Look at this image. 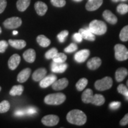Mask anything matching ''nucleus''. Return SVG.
Wrapping results in <instances>:
<instances>
[{"instance_id": "1", "label": "nucleus", "mask_w": 128, "mask_h": 128, "mask_svg": "<svg viewBox=\"0 0 128 128\" xmlns=\"http://www.w3.org/2000/svg\"><path fill=\"white\" fill-rule=\"evenodd\" d=\"M66 120L70 124L81 126L87 122V116L80 110H72L66 115Z\"/></svg>"}, {"instance_id": "2", "label": "nucleus", "mask_w": 128, "mask_h": 128, "mask_svg": "<svg viewBox=\"0 0 128 128\" xmlns=\"http://www.w3.org/2000/svg\"><path fill=\"white\" fill-rule=\"evenodd\" d=\"M89 29L94 34L103 35L107 31V26L102 21L94 20L90 23Z\"/></svg>"}, {"instance_id": "3", "label": "nucleus", "mask_w": 128, "mask_h": 128, "mask_svg": "<svg viewBox=\"0 0 128 128\" xmlns=\"http://www.w3.org/2000/svg\"><path fill=\"white\" fill-rule=\"evenodd\" d=\"M66 100V96L63 93L50 94L46 96L44 99V103L49 105H60Z\"/></svg>"}, {"instance_id": "4", "label": "nucleus", "mask_w": 128, "mask_h": 128, "mask_svg": "<svg viewBox=\"0 0 128 128\" xmlns=\"http://www.w3.org/2000/svg\"><path fill=\"white\" fill-rule=\"evenodd\" d=\"M114 56L119 61H123L128 59V50L124 44H117L114 46Z\"/></svg>"}, {"instance_id": "5", "label": "nucleus", "mask_w": 128, "mask_h": 128, "mask_svg": "<svg viewBox=\"0 0 128 128\" xmlns=\"http://www.w3.org/2000/svg\"><path fill=\"white\" fill-rule=\"evenodd\" d=\"M113 85V80L109 76H106L102 80L96 81L95 88L98 91H105L110 89Z\"/></svg>"}, {"instance_id": "6", "label": "nucleus", "mask_w": 128, "mask_h": 128, "mask_svg": "<svg viewBox=\"0 0 128 128\" xmlns=\"http://www.w3.org/2000/svg\"><path fill=\"white\" fill-rule=\"evenodd\" d=\"M22 24V19L17 17H12L7 18L3 23L5 28L8 29H15L19 28Z\"/></svg>"}, {"instance_id": "7", "label": "nucleus", "mask_w": 128, "mask_h": 128, "mask_svg": "<svg viewBox=\"0 0 128 128\" xmlns=\"http://www.w3.org/2000/svg\"><path fill=\"white\" fill-rule=\"evenodd\" d=\"M60 121V118L56 115H46L42 119V122L44 125L47 126H54L56 125Z\"/></svg>"}, {"instance_id": "8", "label": "nucleus", "mask_w": 128, "mask_h": 128, "mask_svg": "<svg viewBox=\"0 0 128 128\" xmlns=\"http://www.w3.org/2000/svg\"><path fill=\"white\" fill-rule=\"evenodd\" d=\"M68 85V80L66 78H63L61 79L56 81L52 84V87L54 90L60 91L65 89Z\"/></svg>"}, {"instance_id": "9", "label": "nucleus", "mask_w": 128, "mask_h": 128, "mask_svg": "<svg viewBox=\"0 0 128 128\" xmlns=\"http://www.w3.org/2000/svg\"><path fill=\"white\" fill-rule=\"evenodd\" d=\"M90 52L88 49H83L78 51L74 56L75 60L79 63H82L86 61V60L88 58Z\"/></svg>"}, {"instance_id": "10", "label": "nucleus", "mask_w": 128, "mask_h": 128, "mask_svg": "<svg viewBox=\"0 0 128 128\" xmlns=\"http://www.w3.org/2000/svg\"><path fill=\"white\" fill-rule=\"evenodd\" d=\"M57 80V77L55 75L51 74L47 76H44L42 80L40 81V86L42 88H47L49 86L52 85L56 80Z\"/></svg>"}, {"instance_id": "11", "label": "nucleus", "mask_w": 128, "mask_h": 128, "mask_svg": "<svg viewBox=\"0 0 128 128\" xmlns=\"http://www.w3.org/2000/svg\"><path fill=\"white\" fill-rule=\"evenodd\" d=\"M68 65L64 63H58L53 61L51 65V70L54 73H63L66 70Z\"/></svg>"}, {"instance_id": "12", "label": "nucleus", "mask_w": 128, "mask_h": 128, "mask_svg": "<svg viewBox=\"0 0 128 128\" xmlns=\"http://www.w3.org/2000/svg\"><path fill=\"white\" fill-rule=\"evenodd\" d=\"M103 1V0H88L86 5V8L90 12L95 11L100 7Z\"/></svg>"}, {"instance_id": "13", "label": "nucleus", "mask_w": 128, "mask_h": 128, "mask_svg": "<svg viewBox=\"0 0 128 128\" xmlns=\"http://www.w3.org/2000/svg\"><path fill=\"white\" fill-rule=\"evenodd\" d=\"M21 60V58L20 55L18 54H14L10 58L8 62V65L10 70H14L17 68L18 65L20 64Z\"/></svg>"}, {"instance_id": "14", "label": "nucleus", "mask_w": 128, "mask_h": 128, "mask_svg": "<svg viewBox=\"0 0 128 128\" xmlns=\"http://www.w3.org/2000/svg\"><path fill=\"white\" fill-rule=\"evenodd\" d=\"M34 8L38 15L43 16L46 14V12L48 11V6L44 2H42V1H38L35 3Z\"/></svg>"}, {"instance_id": "15", "label": "nucleus", "mask_w": 128, "mask_h": 128, "mask_svg": "<svg viewBox=\"0 0 128 128\" xmlns=\"http://www.w3.org/2000/svg\"><path fill=\"white\" fill-rule=\"evenodd\" d=\"M30 74H31V69L28 68L24 69L17 76V81L20 83L26 82L29 78Z\"/></svg>"}, {"instance_id": "16", "label": "nucleus", "mask_w": 128, "mask_h": 128, "mask_svg": "<svg viewBox=\"0 0 128 128\" xmlns=\"http://www.w3.org/2000/svg\"><path fill=\"white\" fill-rule=\"evenodd\" d=\"M102 64V60L100 58L94 57L87 62V67L90 70H95L98 68Z\"/></svg>"}, {"instance_id": "17", "label": "nucleus", "mask_w": 128, "mask_h": 128, "mask_svg": "<svg viewBox=\"0 0 128 128\" xmlns=\"http://www.w3.org/2000/svg\"><path fill=\"white\" fill-rule=\"evenodd\" d=\"M23 56L26 61L28 63H33L36 59V52L34 49H29L24 52Z\"/></svg>"}, {"instance_id": "18", "label": "nucleus", "mask_w": 128, "mask_h": 128, "mask_svg": "<svg viewBox=\"0 0 128 128\" xmlns=\"http://www.w3.org/2000/svg\"><path fill=\"white\" fill-rule=\"evenodd\" d=\"M47 71L45 68H42L36 70L32 75V78L35 81H40L46 76Z\"/></svg>"}, {"instance_id": "19", "label": "nucleus", "mask_w": 128, "mask_h": 128, "mask_svg": "<svg viewBox=\"0 0 128 128\" xmlns=\"http://www.w3.org/2000/svg\"><path fill=\"white\" fill-rule=\"evenodd\" d=\"M103 16L106 21L112 24H115L118 22V18L109 10H105L103 13Z\"/></svg>"}, {"instance_id": "20", "label": "nucleus", "mask_w": 128, "mask_h": 128, "mask_svg": "<svg viewBox=\"0 0 128 128\" xmlns=\"http://www.w3.org/2000/svg\"><path fill=\"white\" fill-rule=\"evenodd\" d=\"M79 33L81 34L82 37V39L88 40L90 41H94L96 39V37L94 34L92 33L89 29V28H87L86 29L81 28L79 30Z\"/></svg>"}, {"instance_id": "21", "label": "nucleus", "mask_w": 128, "mask_h": 128, "mask_svg": "<svg viewBox=\"0 0 128 128\" xmlns=\"http://www.w3.org/2000/svg\"><path fill=\"white\" fill-rule=\"evenodd\" d=\"M128 74V71L125 68H120L117 70L115 74V78L118 82H121Z\"/></svg>"}, {"instance_id": "22", "label": "nucleus", "mask_w": 128, "mask_h": 128, "mask_svg": "<svg viewBox=\"0 0 128 128\" xmlns=\"http://www.w3.org/2000/svg\"><path fill=\"white\" fill-rule=\"evenodd\" d=\"M10 45L17 49H22L26 46V42L24 40H8Z\"/></svg>"}, {"instance_id": "23", "label": "nucleus", "mask_w": 128, "mask_h": 128, "mask_svg": "<svg viewBox=\"0 0 128 128\" xmlns=\"http://www.w3.org/2000/svg\"><path fill=\"white\" fill-rule=\"evenodd\" d=\"M93 96V92L92 90L87 89L83 92L81 96V99L84 103H91Z\"/></svg>"}, {"instance_id": "24", "label": "nucleus", "mask_w": 128, "mask_h": 128, "mask_svg": "<svg viewBox=\"0 0 128 128\" xmlns=\"http://www.w3.org/2000/svg\"><path fill=\"white\" fill-rule=\"evenodd\" d=\"M36 40L40 46L44 48H46L49 46L51 43L50 39H48L44 35H39V36H38L37 37Z\"/></svg>"}, {"instance_id": "25", "label": "nucleus", "mask_w": 128, "mask_h": 128, "mask_svg": "<svg viewBox=\"0 0 128 128\" xmlns=\"http://www.w3.org/2000/svg\"><path fill=\"white\" fill-rule=\"evenodd\" d=\"M31 0H18L17 2V8L18 11L21 12L24 11L30 6Z\"/></svg>"}, {"instance_id": "26", "label": "nucleus", "mask_w": 128, "mask_h": 128, "mask_svg": "<svg viewBox=\"0 0 128 128\" xmlns=\"http://www.w3.org/2000/svg\"><path fill=\"white\" fill-rule=\"evenodd\" d=\"M105 102V98L103 96L101 95V94H96L93 96L92 101L91 103L93 104L96 106H102L103 105Z\"/></svg>"}, {"instance_id": "27", "label": "nucleus", "mask_w": 128, "mask_h": 128, "mask_svg": "<svg viewBox=\"0 0 128 128\" xmlns=\"http://www.w3.org/2000/svg\"><path fill=\"white\" fill-rule=\"evenodd\" d=\"M24 91V87L22 85L14 86L10 91V94L12 96L22 95Z\"/></svg>"}, {"instance_id": "28", "label": "nucleus", "mask_w": 128, "mask_h": 128, "mask_svg": "<svg viewBox=\"0 0 128 128\" xmlns=\"http://www.w3.org/2000/svg\"><path fill=\"white\" fill-rule=\"evenodd\" d=\"M88 84V80L85 78H81L79 81L76 82V88L77 89V90L82 91L86 88L87 85Z\"/></svg>"}, {"instance_id": "29", "label": "nucleus", "mask_w": 128, "mask_h": 128, "mask_svg": "<svg viewBox=\"0 0 128 128\" xmlns=\"http://www.w3.org/2000/svg\"><path fill=\"white\" fill-rule=\"evenodd\" d=\"M66 56L62 53H58L54 58L52 59L53 61L55 62H58V63H63L65 62L66 60Z\"/></svg>"}, {"instance_id": "30", "label": "nucleus", "mask_w": 128, "mask_h": 128, "mask_svg": "<svg viewBox=\"0 0 128 128\" xmlns=\"http://www.w3.org/2000/svg\"><path fill=\"white\" fill-rule=\"evenodd\" d=\"M10 108V104L7 100H4L0 103V113L7 112Z\"/></svg>"}, {"instance_id": "31", "label": "nucleus", "mask_w": 128, "mask_h": 128, "mask_svg": "<svg viewBox=\"0 0 128 128\" xmlns=\"http://www.w3.org/2000/svg\"><path fill=\"white\" fill-rule=\"evenodd\" d=\"M120 39L123 42L128 40V25L124 26L121 30L119 34Z\"/></svg>"}, {"instance_id": "32", "label": "nucleus", "mask_w": 128, "mask_h": 128, "mask_svg": "<svg viewBox=\"0 0 128 128\" xmlns=\"http://www.w3.org/2000/svg\"><path fill=\"white\" fill-rule=\"evenodd\" d=\"M58 53V52L57 49L54 48H52V49H49V50L47 51L45 54V58L47 60H51V59H53L54 56L56 55V54Z\"/></svg>"}, {"instance_id": "33", "label": "nucleus", "mask_w": 128, "mask_h": 128, "mask_svg": "<svg viewBox=\"0 0 128 128\" xmlns=\"http://www.w3.org/2000/svg\"><path fill=\"white\" fill-rule=\"evenodd\" d=\"M117 11L120 14H125L128 12V5L120 4L117 7Z\"/></svg>"}, {"instance_id": "34", "label": "nucleus", "mask_w": 128, "mask_h": 128, "mask_svg": "<svg viewBox=\"0 0 128 128\" xmlns=\"http://www.w3.org/2000/svg\"><path fill=\"white\" fill-rule=\"evenodd\" d=\"M118 91L119 93L123 94L125 97L128 96V89L124 85L120 84L118 87Z\"/></svg>"}, {"instance_id": "35", "label": "nucleus", "mask_w": 128, "mask_h": 128, "mask_svg": "<svg viewBox=\"0 0 128 128\" xmlns=\"http://www.w3.org/2000/svg\"><path fill=\"white\" fill-rule=\"evenodd\" d=\"M50 2L54 6L56 7H62L65 6V0H50Z\"/></svg>"}, {"instance_id": "36", "label": "nucleus", "mask_w": 128, "mask_h": 128, "mask_svg": "<svg viewBox=\"0 0 128 128\" xmlns=\"http://www.w3.org/2000/svg\"><path fill=\"white\" fill-rule=\"evenodd\" d=\"M68 33H69L67 31V30H64V31H62L60 33H59L57 36L59 41L61 43L64 42L65 40V39H66V38L68 36Z\"/></svg>"}, {"instance_id": "37", "label": "nucleus", "mask_w": 128, "mask_h": 128, "mask_svg": "<svg viewBox=\"0 0 128 128\" xmlns=\"http://www.w3.org/2000/svg\"><path fill=\"white\" fill-rule=\"evenodd\" d=\"M78 46L76 44H71L69 45L68 47H66L64 49V51L66 53H71L74 52L76 50H77Z\"/></svg>"}, {"instance_id": "38", "label": "nucleus", "mask_w": 128, "mask_h": 128, "mask_svg": "<svg viewBox=\"0 0 128 128\" xmlns=\"http://www.w3.org/2000/svg\"><path fill=\"white\" fill-rule=\"evenodd\" d=\"M26 114L28 115H33L36 114L38 112V110L36 108H34V107H29V108H26L24 109Z\"/></svg>"}, {"instance_id": "39", "label": "nucleus", "mask_w": 128, "mask_h": 128, "mask_svg": "<svg viewBox=\"0 0 128 128\" xmlns=\"http://www.w3.org/2000/svg\"><path fill=\"white\" fill-rule=\"evenodd\" d=\"M8 44L6 40L0 41V53H4L8 48Z\"/></svg>"}, {"instance_id": "40", "label": "nucleus", "mask_w": 128, "mask_h": 128, "mask_svg": "<svg viewBox=\"0 0 128 128\" xmlns=\"http://www.w3.org/2000/svg\"><path fill=\"white\" fill-rule=\"evenodd\" d=\"M121 103L119 102H113L109 104V108L112 110H116L120 107Z\"/></svg>"}, {"instance_id": "41", "label": "nucleus", "mask_w": 128, "mask_h": 128, "mask_svg": "<svg viewBox=\"0 0 128 128\" xmlns=\"http://www.w3.org/2000/svg\"><path fill=\"white\" fill-rule=\"evenodd\" d=\"M7 6V1L6 0H0V14L4 12Z\"/></svg>"}, {"instance_id": "42", "label": "nucleus", "mask_w": 128, "mask_h": 128, "mask_svg": "<svg viewBox=\"0 0 128 128\" xmlns=\"http://www.w3.org/2000/svg\"><path fill=\"white\" fill-rule=\"evenodd\" d=\"M72 38L75 41L77 42L78 43H80L81 42H82V37L80 33H75V34H74Z\"/></svg>"}, {"instance_id": "43", "label": "nucleus", "mask_w": 128, "mask_h": 128, "mask_svg": "<svg viewBox=\"0 0 128 128\" xmlns=\"http://www.w3.org/2000/svg\"><path fill=\"white\" fill-rule=\"evenodd\" d=\"M128 124V113L120 121V124L122 126H125Z\"/></svg>"}, {"instance_id": "44", "label": "nucleus", "mask_w": 128, "mask_h": 128, "mask_svg": "<svg viewBox=\"0 0 128 128\" xmlns=\"http://www.w3.org/2000/svg\"><path fill=\"white\" fill-rule=\"evenodd\" d=\"M25 114H26V112H25V110L24 109H19V110H16L15 113H14V115L17 117L23 116H24Z\"/></svg>"}, {"instance_id": "45", "label": "nucleus", "mask_w": 128, "mask_h": 128, "mask_svg": "<svg viewBox=\"0 0 128 128\" xmlns=\"http://www.w3.org/2000/svg\"><path fill=\"white\" fill-rule=\"evenodd\" d=\"M12 34H13L14 35L17 34H18V32L16 31V30H14V31H13V32H12Z\"/></svg>"}, {"instance_id": "46", "label": "nucleus", "mask_w": 128, "mask_h": 128, "mask_svg": "<svg viewBox=\"0 0 128 128\" xmlns=\"http://www.w3.org/2000/svg\"><path fill=\"white\" fill-rule=\"evenodd\" d=\"M119 1V0H112V1H113V2H118Z\"/></svg>"}, {"instance_id": "47", "label": "nucleus", "mask_w": 128, "mask_h": 128, "mask_svg": "<svg viewBox=\"0 0 128 128\" xmlns=\"http://www.w3.org/2000/svg\"><path fill=\"white\" fill-rule=\"evenodd\" d=\"M74 1H76V2H80V1H82V0H74Z\"/></svg>"}, {"instance_id": "48", "label": "nucleus", "mask_w": 128, "mask_h": 128, "mask_svg": "<svg viewBox=\"0 0 128 128\" xmlns=\"http://www.w3.org/2000/svg\"><path fill=\"white\" fill-rule=\"evenodd\" d=\"M1 32H2V30H1V27H0V34H1Z\"/></svg>"}, {"instance_id": "49", "label": "nucleus", "mask_w": 128, "mask_h": 128, "mask_svg": "<svg viewBox=\"0 0 128 128\" xmlns=\"http://www.w3.org/2000/svg\"><path fill=\"white\" fill-rule=\"evenodd\" d=\"M126 84H127V86H128V80L127 81V82H126Z\"/></svg>"}, {"instance_id": "50", "label": "nucleus", "mask_w": 128, "mask_h": 128, "mask_svg": "<svg viewBox=\"0 0 128 128\" xmlns=\"http://www.w3.org/2000/svg\"><path fill=\"white\" fill-rule=\"evenodd\" d=\"M125 98H126V100H128V97H125Z\"/></svg>"}, {"instance_id": "51", "label": "nucleus", "mask_w": 128, "mask_h": 128, "mask_svg": "<svg viewBox=\"0 0 128 128\" xmlns=\"http://www.w3.org/2000/svg\"><path fill=\"white\" fill-rule=\"evenodd\" d=\"M1 87H0V91H1Z\"/></svg>"}, {"instance_id": "52", "label": "nucleus", "mask_w": 128, "mask_h": 128, "mask_svg": "<svg viewBox=\"0 0 128 128\" xmlns=\"http://www.w3.org/2000/svg\"><path fill=\"white\" fill-rule=\"evenodd\" d=\"M122 1H124V0H122Z\"/></svg>"}]
</instances>
